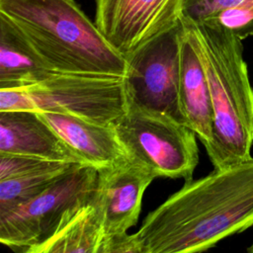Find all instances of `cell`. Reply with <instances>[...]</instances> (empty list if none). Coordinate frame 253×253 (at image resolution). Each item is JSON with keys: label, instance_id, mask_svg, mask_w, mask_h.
<instances>
[{"label": "cell", "instance_id": "ba28073f", "mask_svg": "<svg viewBox=\"0 0 253 253\" xmlns=\"http://www.w3.org/2000/svg\"><path fill=\"white\" fill-rule=\"evenodd\" d=\"M184 0H96L95 24L126 56L181 22Z\"/></svg>", "mask_w": 253, "mask_h": 253}, {"label": "cell", "instance_id": "8fae6325", "mask_svg": "<svg viewBox=\"0 0 253 253\" xmlns=\"http://www.w3.org/2000/svg\"><path fill=\"white\" fill-rule=\"evenodd\" d=\"M79 160L97 170L126 159L113 125H101L54 112H37Z\"/></svg>", "mask_w": 253, "mask_h": 253}, {"label": "cell", "instance_id": "d6986e66", "mask_svg": "<svg viewBox=\"0 0 253 253\" xmlns=\"http://www.w3.org/2000/svg\"><path fill=\"white\" fill-rule=\"evenodd\" d=\"M247 252H249V253H253V243L247 248Z\"/></svg>", "mask_w": 253, "mask_h": 253}, {"label": "cell", "instance_id": "4fadbf2b", "mask_svg": "<svg viewBox=\"0 0 253 253\" xmlns=\"http://www.w3.org/2000/svg\"><path fill=\"white\" fill-rule=\"evenodd\" d=\"M104 238L102 217L93 195L69 211L54 232L29 253H100Z\"/></svg>", "mask_w": 253, "mask_h": 253}, {"label": "cell", "instance_id": "3957f363", "mask_svg": "<svg viewBox=\"0 0 253 253\" xmlns=\"http://www.w3.org/2000/svg\"><path fill=\"white\" fill-rule=\"evenodd\" d=\"M5 15L50 71L125 76L126 57L74 0H0Z\"/></svg>", "mask_w": 253, "mask_h": 253}, {"label": "cell", "instance_id": "30bf717a", "mask_svg": "<svg viewBox=\"0 0 253 253\" xmlns=\"http://www.w3.org/2000/svg\"><path fill=\"white\" fill-rule=\"evenodd\" d=\"M0 153L83 164L35 111H0Z\"/></svg>", "mask_w": 253, "mask_h": 253}, {"label": "cell", "instance_id": "8992f818", "mask_svg": "<svg viewBox=\"0 0 253 253\" xmlns=\"http://www.w3.org/2000/svg\"><path fill=\"white\" fill-rule=\"evenodd\" d=\"M97 179V169L80 164L37 197L0 214V242L29 253L54 232L69 211L93 197Z\"/></svg>", "mask_w": 253, "mask_h": 253}, {"label": "cell", "instance_id": "52a82bcc", "mask_svg": "<svg viewBox=\"0 0 253 253\" xmlns=\"http://www.w3.org/2000/svg\"><path fill=\"white\" fill-rule=\"evenodd\" d=\"M181 35L180 22L125 56L124 79L128 106L187 125L179 95Z\"/></svg>", "mask_w": 253, "mask_h": 253}, {"label": "cell", "instance_id": "5bb4252c", "mask_svg": "<svg viewBox=\"0 0 253 253\" xmlns=\"http://www.w3.org/2000/svg\"><path fill=\"white\" fill-rule=\"evenodd\" d=\"M49 72L20 30L0 14V88L35 83Z\"/></svg>", "mask_w": 253, "mask_h": 253}, {"label": "cell", "instance_id": "7c38bea8", "mask_svg": "<svg viewBox=\"0 0 253 253\" xmlns=\"http://www.w3.org/2000/svg\"><path fill=\"white\" fill-rule=\"evenodd\" d=\"M179 95L187 126L207 148L212 139L213 126L210 88L202 60L183 25Z\"/></svg>", "mask_w": 253, "mask_h": 253}, {"label": "cell", "instance_id": "277c9868", "mask_svg": "<svg viewBox=\"0 0 253 253\" xmlns=\"http://www.w3.org/2000/svg\"><path fill=\"white\" fill-rule=\"evenodd\" d=\"M127 107L125 79L118 75L50 71L35 83L0 88V111L54 112L113 125Z\"/></svg>", "mask_w": 253, "mask_h": 253}, {"label": "cell", "instance_id": "ac0fdd59", "mask_svg": "<svg viewBox=\"0 0 253 253\" xmlns=\"http://www.w3.org/2000/svg\"><path fill=\"white\" fill-rule=\"evenodd\" d=\"M100 253H141L135 233H121L104 239Z\"/></svg>", "mask_w": 253, "mask_h": 253}, {"label": "cell", "instance_id": "6da1fadb", "mask_svg": "<svg viewBox=\"0 0 253 253\" xmlns=\"http://www.w3.org/2000/svg\"><path fill=\"white\" fill-rule=\"evenodd\" d=\"M252 225L253 157L185 181L135 235L141 253H195Z\"/></svg>", "mask_w": 253, "mask_h": 253}, {"label": "cell", "instance_id": "9c48e42d", "mask_svg": "<svg viewBox=\"0 0 253 253\" xmlns=\"http://www.w3.org/2000/svg\"><path fill=\"white\" fill-rule=\"evenodd\" d=\"M154 179L148 170L127 159L98 170L94 201L105 238L126 233L137 222L144 192Z\"/></svg>", "mask_w": 253, "mask_h": 253}, {"label": "cell", "instance_id": "9a60e30c", "mask_svg": "<svg viewBox=\"0 0 253 253\" xmlns=\"http://www.w3.org/2000/svg\"><path fill=\"white\" fill-rule=\"evenodd\" d=\"M78 165L64 162L49 170L0 180V214L37 197Z\"/></svg>", "mask_w": 253, "mask_h": 253}, {"label": "cell", "instance_id": "e0dca14e", "mask_svg": "<svg viewBox=\"0 0 253 253\" xmlns=\"http://www.w3.org/2000/svg\"><path fill=\"white\" fill-rule=\"evenodd\" d=\"M62 163L64 161H53L22 154L0 153V180L49 170Z\"/></svg>", "mask_w": 253, "mask_h": 253}, {"label": "cell", "instance_id": "7a4b0ae2", "mask_svg": "<svg viewBox=\"0 0 253 253\" xmlns=\"http://www.w3.org/2000/svg\"><path fill=\"white\" fill-rule=\"evenodd\" d=\"M181 23L202 60L211 99L212 139L206 148L214 169L252 158L253 88L242 40L214 22Z\"/></svg>", "mask_w": 253, "mask_h": 253}, {"label": "cell", "instance_id": "2e32d148", "mask_svg": "<svg viewBox=\"0 0 253 253\" xmlns=\"http://www.w3.org/2000/svg\"><path fill=\"white\" fill-rule=\"evenodd\" d=\"M253 0H184L182 18L194 22H206L226 10L248 11Z\"/></svg>", "mask_w": 253, "mask_h": 253}, {"label": "cell", "instance_id": "5b68a950", "mask_svg": "<svg viewBox=\"0 0 253 253\" xmlns=\"http://www.w3.org/2000/svg\"><path fill=\"white\" fill-rule=\"evenodd\" d=\"M113 126L128 161L145 168L155 178L193 179L199 147L195 131L187 125L128 106Z\"/></svg>", "mask_w": 253, "mask_h": 253}]
</instances>
